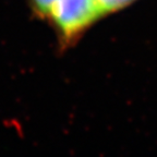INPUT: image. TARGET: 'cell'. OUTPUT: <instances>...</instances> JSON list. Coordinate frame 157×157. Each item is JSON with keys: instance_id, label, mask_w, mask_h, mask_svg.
<instances>
[{"instance_id": "1", "label": "cell", "mask_w": 157, "mask_h": 157, "mask_svg": "<svg viewBox=\"0 0 157 157\" xmlns=\"http://www.w3.org/2000/svg\"><path fill=\"white\" fill-rule=\"evenodd\" d=\"M101 17L96 0H56L48 19L61 37L62 44L69 45Z\"/></svg>"}, {"instance_id": "2", "label": "cell", "mask_w": 157, "mask_h": 157, "mask_svg": "<svg viewBox=\"0 0 157 157\" xmlns=\"http://www.w3.org/2000/svg\"><path fill=\"white\" fill-rule=\"evenodd\" d=\"M103 15L111 14L132 5L136 0H96Z\"/></svg>"}, {"instance_id": "3", "label": "cell", "mask_w": 157, "mask_h": 157, "mask_svg": "<svg viewBox=\"0 0 157 157\" xmlns=\"http://www.w3.org/2000/svg\"><path fill=\"white\" fill-rule=\"evenodd\" d=\"M31 2H32V8L37 17L48 19L50 10L54 3L56 2V0H31Z\"/></svg>"}]
</instances>
